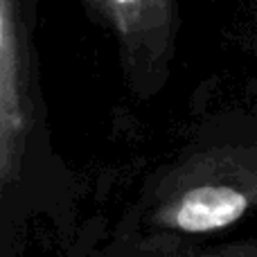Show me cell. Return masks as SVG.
<instances>
[{"label": "cell", "mask_w": 257, "mask_h": 257, "mask_svg": "<svg viewBox=\"0 0 257 257\" xmlns=\"http://www.w3.org/2000/svg\"><path fill=\"white\" fill-rule=\"evenodd\" d=\"M27 126L16 0H0V192L12 181Z\"/></svg>", "instance_id": "6da1fadb"}, {"label": "cell", "mask_w": 257, "mask_h": 257, "mask_svg": "<svg viewBox=\"0 0 257 257\" xmlns=\"http://www.w3.org/2000/svg\"><path fill=\"white\" fill-rule=\"evenodd\" d=\"M246 196L232 187L205 185L187 192L174 214V226L185 232L219 230L235 223L246 212Z\"/></svg>", "instance_id": "3957f363"}, {"label": "cell", "mask_w": 257, "mask_h": 257, "mask_svg": "<svg viewBox=\"0 0 257 257\" xmlns=\"http://www.w3.org/2000/svg\"><path fill=\"white\" fill-rule=\"evenodd\" d=\"M128 50L160 48L174 25L172 0H90Z\"/></svg>", "instance_id": "7a4b0ae2"}]
</instances>
